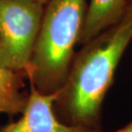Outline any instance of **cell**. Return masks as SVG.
Masks as SVG:
<instances>
[{
    "mask_svg": "<svg viewBox=\"0 0 132 132\" xmlns=\"http://www.w3.org/2000/svg\"><path fill=\"white\" fill-rule=\"evenodd\" d=\"M30 85L27 105L17 121L0 127V132H100L65 125L57 118L53 104L57 93L44 94Z\"/></svg>",
    "mask_w": 132,
    "mask_h": 132,
    "instance_id": "cell-4",
    "label": "cell"
},
{
    "mask_svg": "<svg viewBox=\"0 0 132 132\" xmlns=\"http://www.w3.org/2000/svg\"><path fill=\"white\" fill-rule=\"evenodd\" d=\"M131 40L132 0H128L122 19L82 45L75 54L67 80L53 104L61 122L100 130L103 101Z\"/></svg>",
    "mask_w": 132,
    "mask_h": 132,
    "instance_id": "cell-1",
    "label": "cell"
},
{
    "mask_svg": "<svg viewBox=\"0 0 132 132\" xmlns=\"http://www.w3.org/2000/svg\"><path fill=\"white\" fill-rule=\"evenodd\" d=\"M128 0H90L79 44L81 46L122 19Z\"/></svg>",
    "mask_w": 132,
    "mask_h": 132,
    "instance_id": "cell-5",
    "label": "cell"
},
{
    "mask_svg": "<svg viewBox=\"0 0 132 132\" xmlns=\"http://www.w3.org/2000/svg\"><path fill=\"white\" fill-rule=\"evenodd\" d=\"M44 10L31 0H0V65L26 74Z\"/></svg>",
    "mask_w": 132,
    "mask_h": 132,
    "instance_id": "cell-3",
    "label": "cell"
},
{
    "mask_svg": "<svg viewBox=\"0 0 132 132\" xmlns=\"http://www.w3.org/2000/svg\"><path fill=\"white\" fill-rule=\"evenodd\" d=\"M100 132H101V131H100ZM113 132H132V121L129 123L128 125L123 126V128H121L119 130L113 131Z\"/></svg>",
    "mask_w": 132,
    "mask_h": 132,
    "instance_id": "cell-7",
    "label": "cell"
},
{
    "mask_svg": "<svg viewBox=\"0 0 132 132\" xmlns=\"http://www.w3.org/2000/svg\"><path fill=\"white\" fill-rule=\"evenodd\" d=\"M31 1H34V2L39 3V4H41L43 5H46L50 1H51V0H31Z\"/></svg>",
    "mask_w": 132,
    "mask_h": 132,
    "instance_id": "cell-8",
    "label": "cell"
},
{
    "mask_svg": "<svg viewBox=\"0 0 132 132\" xmlns=\"http://www.w3.org/2000/svg\"><path fill=\"white\" fill-rule=\"evenodd\" d=\"M25 79V73L0 65V114L12 117L23 112L29 94L24 90Z\"/></svg>",
    "mask_w": 132,
    "mask_h": 132,
    "instance_id": "cell-6",
    "label": "cell"
},
{
    "mask_svg": "<svg viewBox=\"0 0 132 132\" xmlns=\"http://www.w3.org/2000/svg\"><path fill=\"white\" fill-rule=\"evenodd\" d=\"M88 9L86 0H51L45 5L40 28L26 76L44 94L64 85L79 44Z\"/></svg>",
    "mask_w": 132,
    "mask_h": 132,
    "instance_id": "cell-2",
    "label": "cell"
}]
</instances>
